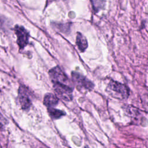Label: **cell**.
<instances>
[{
  "label": "cell",
  "mask_w": 148,
  "mask_h": 148,
  "mask_svg": "<svg viewBox=\"0 0 148 148\" xmlns=\"http://www.w3.org/2000/svg\"><path fill=\"white\" fill-rule=\"evenodd\" d=\"M14 32L17 36V43L20 49L24 48L28 43L29 32L23 26L18 25L14 27Z\"/></svg>",
  "instance_id": "obj_3"
},
{
  "label": "cell",
  "mask_w": 148,
  "mask_h": 148,
  "mask_svg": "<svg viewBox=\"0 0 148 148\" xmlns=\"http://www.w3.org/2000/svg\"><path fill=\"white\" fill-rule=\"evenodd\" d=\"M76 45L81 51H84L87 47L88 43L86 38L80 33L77 32L76 36Z\"/></svg>",
  "instance_id": "obj_8"
},
{
  "label": "cell",
  "mask_w": 148,
  "mask_h": 148,
  "mask_svg": "<svg viewBox=\"0 0 148 148\" xmlns=\"http://www.w3.org/2000/svg\"><path fill=\"white\" fill-rule=\"evenodd\" d=\"M48 113L51 118L54 119H57L65 114V113L59 109H57L54 108H47Z\"/></svg>",
  "instance_id": "obj_9"
},
{
  "label": "cell",
  "mask_w": 148,
  "mask_h": 148,
  "mask_svg": "<svg viewBox=\"0 0 148 148\" xmlns=\"http://www.w3.org/2000/svg\"><path fill=\"white\" fill-rule=\"evenodd\" d=\"M18 99L21 108L23 110H28L31 105V99L27 88L21 85L18 89Z\"/></svg>",
  "instance_id": "obj_5"
},
{
  "label": "cell",
  "mask_w": 148,
  "mask_h": 148,
  "mask_svg": "<svg viewBox=\"0 0 148 148\" xmlns=\"http://www.w3.org/2000/svg\"><path fill=\"white\" fill-rule=\"evenodd\" d=\"M58 103V98L55 95L51 93L45 94L43 99V103L47 108H54Z\"/></svg>",
  "instance_id": "obj_7"
},
{
  "label": "cell",
  "mask_w": 148,
  "mask_h": 148,
  "mask_svg": "<svg viewBox=\"0 0 148 148\" xmlns=\"http://www.w3.org/2000/svg\"><path fill=\"white\" fill-rule=\"evenodd\" d=\"M72 78L73 82L76 85L77 88L91 90L94 87L93 83L84 76L81 75L79 73L72 72Z\"/></svg>",
  "instance_id": "obj_2"
},
{
  "label": "cell",
  "mask_w": 148,
  "mask_h": 148,
  "mask_svg": "<svg viewBox=\"0 0 148 148\" xmlns=\"http://www.w3.org/2000/svg\"><path fill=\"white\" fill-rule=\"evenodd\" d=\"M54 90L57 95L62 99L66 101H70L73 98V90L68 86L61 83H54Z\"/></svg>",
  "instance_id": "obj_1"
},
{
  "label": "cell",
  "mask_w": 148,
  "mask_h": 148,
  "mask_svg": "<svg viewBox=\"0 0 148 148\" xmlns=\"http://www.w3.org/2000/svg\"><path fill=\"white\" fill-rule=\"evenodd\" d=\"M108 88L121 98H127L130 94V90L126 85L114 80H110Z\"/></svg>",
  "instance_id": "obj_4"
},
{
  "label": "cell",
  "mask_w": 148,
  "mask_h": 148,
  "mask_svg": "<svg viewBox=\"0 0 148 148\" xmlns=\"http://www.w3.org/2000/svg\"><path fill=\"white\" fill-rule=\"evenodd\" d=\"M49 76L53 82V83H61L65 84V82L68 80V77L64 72L58 66H55L51 69L49 72Z\"/></svg>",
  "instance_id": "obj_6"
}]
</instances>
